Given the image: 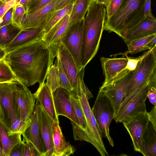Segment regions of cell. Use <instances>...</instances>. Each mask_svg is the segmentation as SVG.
Here are the masks:
<instances>
[{"instance_id": "obj_1", "label": "cell", "mask_w": 156, "mask_h": 156, "mask_svg": "<svg viewBox=\"0 0 156 156\" xmlns=\"http://www.w3.org/2000/svg\"><path fill=\"white\" fill-rule=\"evenodd\" d=\"M58 47L48 45L42 39L19 47L7 53L5 59L19 81L27 86L42 85L56 57Z\"/></svg>"}, {"instance_id": "obj_2", "label": "cell", "mask_w": 156, "mask_h": 156, "mask_svg": "<svg viewBox=\"0 0 156 156\" xmlns=\"http://www.w3.org/2000/svg\"><path fill=\"white\" fill-rule=\"evenodd\" d=\"M106 7L91 2L83 19L81 65L85 67L96 54L106 19Z\"/></svg>"}, {"instance_id": "obj_3", "label": "cell", "mask_w": 156, "mask_h": 156, "mask_svg": "<svg viewBox=\"0 0 156 156\" xmlns=\"http://www.w3.org/2000/svg\"><path fill=\"white\" fill-rule=\"evenodd\" d=\"M145 0H123L115 13L105 19L104 30L113 32L121 37L122 34L133 27L145 18Z\"/></svg>"}, {"instance_id": "obj_4", "label": "cell", "mask_w": 156, "mask_h": 156, "mask_svg": "<svg viewBox=\"0 0 156 156\" xmlns=\"http://www.w3.org/2000/svg\"><path fill=\"white\" fill-rule=\"evenodd\" d=\"M80 93V96L78 99L84 113L86 126L83 129L71 121L74 138L76 140L85 141L91 144L102 156L108 155L89 103V99L93 96L90 92L81 90Z\"/></svg>"}, {"instance_id": "obj_5", "label": "cell", "mask_w": 156, "mask_h": 156, "mask_svg": "<svg viewBox=\"0 0 156 156\" xmlns=\"http://www.w3.org/2000/svg\"><path fill=\"white\" fill-rule=\"evenodd\" d=\"M13 81L0 83V121L5 127L8 133L12 127L18 129L20 123V109Z\"/></svg>"}, {"instance_id": "obj_6", "label": "cell", "mask_w": 156, "mask_h": 156, "mask_svg": "<svg viewBox=\"0 0 156 156\" xmlns=\"http://www.w3.org/2000/svg\"><path fill=\"white\" fill-rule=\"evenodd\" d=\"M156 84V73L143 87L124 98L115 115L114 119L118 123L122 122L135 115L147 112L145 101L151 86Z\"/></svg>"}, {"instance_id": "obj_7", "label": "cell", "mask_w": 156, "mask_h": 156, "mask_svg": "<svg viewBox=\"0 0 156 156\" xmlns=\"http://www.w3.org/2000/svg\"><path fill=\"white\" fill-rule=\"evenodd\" d=\"M156 73V46L146 52L133 72L126 86L124 98L143 87Z\"/></svg>"}, {"instance_id": "obj_8", "label": "cell", "mask_w": 156, "mask_h": 156, "mask_svg": "<svg viewBox=\"0 0 156 156\" xmlns=\"http://www.w3.org/2000/svg\"><path fill=\"white\" fill-rule=\"evenodd\" d=\"M91 110L101 137L106 138L113 147L114 142L110 135L109 127L115 112L110 100L103 93L99 91Z\"/></svg>"}, {"instance_id": "obj_9", "label": "cell", "mask_w": 156, "mask_h": 156, "mask_svg": "<svg viewBox=\"0 0 156 156\" xmlns=\"http://www.w3.org/2000/svg\"><path fill=\"white\" fill-rule=\"evenodd\" d=\"M13 83L20 112V123L18 132L22 133L30 124L37 99L26 85L18 81H14Z\"/></svg>"}, {"instance_id": "obj_10", "label": "cell", "mask_w": 156, "mask_h": 156, "mask_svg": "<svg viewBox=\"0 0 156 156\" xmlns=\"http://www.w3.org/2000/svg\"><path fill=\"white\" fill-rule=\"evenodd\" d=\"M133 72L125 69L111 82L102 84L100 88L99 91L110 100L114 109L115 115L124 97L126 86Z\"/></svg>"}, {"instance_id": "obj_11", "label": "cell", "mask_w": 156, "mask_h": 156, "mask_svg": "<svg viewBox=\"0 0 156 156\" xmlns=\"http://www.w3.org/2000/svg\"><path fill=\"white\" fill-rule=\"evenodd\" d=\"M83 20L73 25L68 30L61 43L73 57L78 70L81 65V51Z\"/></svg>"}, {"instance_id": "obj_12", "label": "cell", "mask_w": 156, "mask_h": 156, "mask_svg": "<svg viewBox=\"0 0 156 156\" xmlns=\"http://www.w3.org/2000/svg\"><path fill=\"white\" fill-rule=\"evenodd\" d=\"M37 119L45 152V156H55L52 126L53 120L44 110L37 99L35 106Z\"/></svg>"}, {"instance_id": "obj_13", "label": "cell", "mask_w": 156, "mask_h": 156, "mask_svg": "<svg viewBox=\"0 0 156 156\" xmlns=\"http://www.w3.org/2000/svg\"><path fill=\"white\" fill-rule=\"evenodd\" d=\"M149 119L147 112L137 113L122 122L132 140L134 150L142 153V136Z\"/></svg>"}, {"instance_id": "obj_14", "label": "cell", "mask_w": 156, "mask_h": 156, "mask_svg": "<svg viewBox=\"0 0 156 156\" xmlns=\"http://www.w3.org/2000/svg\"><path fill=\"white\" fill-rule=\"evenodd\" d=\"M71 93L59 87L53 92V101L57 115L65 116L80 126L79 121L72 105Z\"/></svg>"}, {"instance_id": "obj_15", "label": "cell", "mask_w": 156, "mask_h": 156, "mask_svg": "<svg viewBox=\"0 0 156 156\" xmlns=\"http://www.w3.org/2000/svg\"><path fill=\"white\" fill-rule=\"evenodd\" d=\"M61 62L67 77L73 88L71 92L76 98L79 97L77 76L78 70L71 55L61 43L58 46Z\"/></svg>"}, {"instance_id": "obj_16", "label": "cell", "mask_w": 156, "mask_h": 156, "mask_svg": "<svg viewBox=\"0 0 156 156\" xmlns=\"http://www.w3.org/2000/svg\"><path fill=\"white\" fill-rule=\"evenodd\" d=\"M112 58L102 57L100 59L105 80L103 84H106L112 81L125 69L128 57Z\"/></svg>"}, {"instance_id": "obj_17", "label": "cell", "mask_w": 156, "mask_h": 156, "mask_svg": "<svg viewBox=\"0 0 156 156\" xmlns=\"http://www.w3.org/2000/svg\"><path fill=\"white\" fill-rule=\"evenodd\" d=\"M156 33V19L147 17L136 26L123 32L121 38L126 44L138 38Z\"/></svg>"}, {"instance_id": "obj_18", "label": "cell", "mask_w": 156, "mask_h": 156, "mask_svg": "<svg viewBox=\"0 0 156 156\" xmlns=\"http://www.w3.org/2000/svg\"><path fill=\"white\" fill-rule=\"evenodd\" d=\"M31 122L22 133V141L30 142L36 149L40 156H45L44 145L41 136L37 119V113L35 110L31 117Z\"/></svg>"}, {"instance_id": "obj_19", "label": "cell", "mask_w": 156, "mask_h": 156, "mask_svg": "<svg viewBox=\"0 0 156 156\" xmlns=\"http://www.w3.org/2000/svg\"><path fill=\"white\" fill-rule=\"evenodd\" d=\"M56 1L52 0L46 5L35 12L25 14L21 22V30L35 27L41 28L47 17L55 11L54 6Z\"/></svg>"}, {"instance_id": "obj_20", "label": "cell", "mask_w": 156, "mask_h": 156, "mask_svg": "<svg viewBox=\"0 0 156 156\" xmlns=\"http://www.w3.org/2000/svg\"><path fill=\"white\" fill-rule=\"evenodd\" d=\"M45 34L43 30L35 27L22 30L16 38L5 48L7 53L21 46L32 41L42 39Z\"/></svg>"}, {"instance_id": "obj_21", "label": "cell", "mask_w": 156, "mask_h": 156, "mask_svg": "<svg viewBox=\"0 0 156 156\" xmlns=\"http://www.w3.org/2000/svg\"><path fill=\"white\" fill-rule=\"evenodd\" d=\"M70 15H66L44 34L42 39L48 45L58 46L61 43L62 40L69 29Z\"/></svg>"}, {"instance_id": "obj_22", "label": "cell", "mask_w": 156, "mask_h": 156, "mask_svg": "<svg viewBox=\"0 0 156 156\" xmlns=\"http://www.w3.org/2000/svg\"><path fill=\"white\" fill-rule=\"evenodd\" d=\"M52 131L55 156H68L73 154L75 149L66 140L59 126V121L53 120Z\"/></svg>"}, {"instance_id": "obj_23", "label": "cell", "mask_w": 156, "mask_h": 156, "mask_svg": "<svg viewBox=\"0 0 156 156\" xmlns=\"http://www.w3.org/2000/svg\"><path fill=\"white\" fill-rule=\"evenodd\" d=\"M42 108L54 121H59L53 101V92L44 82L34 94Z\"/></svg>"}, {"instance_id": "obj_24", "label": "cell", "mask_w": 156, "mask_h": 156, "mask_svg": "<svg viewBox=\"0 0 156 156\" xmlns=\"http://www.w3.org/2000/svg\"><path fill=\"white\" fill-rule=\"evenodd\" d=\"M156 33L133 39L126 44L128 51L122 53L123 57L128 54H135L146 50H149L156 46Z\"/></svg>"}, {"instance_id": "obj_25", "label": "cell", "mask_w": 156, "mask_h": 156, "mask_svg": "<svg viewBox=\"0 0 156 156\" xmlns=\"http://www.w3.org/2000/svg\"><path fill=\"white\" fill-rule=\"evenodd\" d=\"M142 151L144 156H156V127L149 120L142 136Z\"/></svg>"}, {"instance_id": "obj_26", "label": "cell", "mask_w": 156, "mask_h": 156, "mask_svg": "<svg viewBox=\"0 0 156 156\" xmlns=\"http://www.w3.org/2000/svg\"><path fill=\"white\" fill-rule=\"evenodd\" d=\"M21 135V133L18 132L9 135L5 127L0 121V143L3 156H9L13 147L22 141Z\"/></svg>"}, {"instance_id": "obj_27", "label": "cell", "mask_w": 156, "mask_h": 156, "mask_svg": "<svg viewBox=\"0 0 156 156\" xmlns=\"http://www.w3.org/2000/svg\"><path fill=\"white\" fill-rule=\"evenodd\" d=\"M74 4H70L63 9L55 11L47 17L41 27L45 34L66 15L71 14Z\"/></svg>"}, {"instance_id": "obj_28", "label": "cell", "mask_w": 156, "mask_h": 156, "mask_svg": "<svg viewBox=\"0 0 156 156\" xmlns=\"http://www.w3.org/2000/svg\"><path fill=\"white\" fill-rule=\"evenodd\" d=\"M90 3V0L76 1L70 16L69 28L73 24L84 19Z\"/></svg>"}, {"instance_id": "obj_29", "label": "cell", "mask_w": 156, "mask_h": 156, "mask_svg": "<svg viewBox=\"0 0 156 156\" xmlns=\"http://www.w3.org/2000/svg\"><path fill=\"white\" fill-rule=\"evenodd\" d=\"M21 30L12 23L0 27V46L5 49Z\"/></svg>"}, {"instance_id": "obj_30", "label": "cell", "mask_w": 156, "mask_h": 156, "mask_svg": "<svg viewBox=\"0 0 156 156\" xmlns=\"http://www.w3.org/2000/svg\"><path fill=\"white\" fill-rule=\"evenodd\" d=\"M18 81L5 59L0 60V83Z\"/></svg>"}, {"instance_id": "obj_31", "label": "cell", "mask_w": 156, "mask_h": 156, "mask_svg": "<svg viewBox=\"0 0 156 156\" xmlns=\"http://www.w3.org/2000/svg\"><path fill=\"white\" fill-rule=\"evenodd\" d=\"M46 78L45 83L53 92L60 87L59 78L56 63L50 67Z\"/></svg>"}, {"instance_id": "obj_32", "label": "cell", "mask_w": 156, "mask_h": 156, "mask_svg": "<svg viewBox=\"0 0 156 156\" xmlns=\"http://www.w3.org/2000/svg\"><path fill=\"white\" fill-rule=\"evenodd\" d=\"M56 60L55 62L57 67L59 78L60 87L63 88L69 92L73 90V88L71 85L62 67L59 54L57 49Z\"/></svg>"}, {"instance_id": "obj_33", "label": "cell", "mask_w": 156, "mask_h": 156, "mask_svg": "<svg viewBox=\"0 0 156 156\" xmlns=\"http://www.w3.org/2000/svg\"><path fill=\"white\" fill-rule=\"evenodd\" d=\"M70 98L75 113L79 121L80 126L83 129H85L86 126V122L83 110L79 100L78 98L73 95L71 93Z\"/></svg>"}, {"instance_id": "obj_34", "label": "cell", "mask_w": 156, "mask_h": 156, "mask_svg": "<svg viewBox=\"0 0 156 156\" xmlns=\"http://www.w3.org/2000/svg\"><path fill=\"white\" fill-rule=\"evenodd\" d=\"M26 12L25 8L19 4H16L13 7L12 23L21 29V22Z\"/></svg>"}, {"instance_id": "obj_35", "label": "cell", "mask_w": 156, "mask_h": 156, "mask_svg": "<svg viewBox=\"0 0 156 156\" xmlns=\"http://www.w3.org/2000/svg\"><path fill=\"white\" fill-rule=\"evenodd\" d=\"M52 0H31L26 10L25 14L32 13L39 10L46 5Z\"/></svg>"}, {"instance_id": "obj_36", "label": "cell", "mask_w": 156, "mask_h": 156, "mask_svg": "<svg viewBox=\"0 0 156 156\" xmlns=\"http://www.w3.org/2000/svg\"><path fill=\"white\" fill-rule=\"evenodd\" d=\"M123 0H109L106 7V19L112 16L118 10Z\"/></svg>"}, {"instance_id": "obj_37", "label": "cell", "mask_w": 156, "mask_h": 156, "mask_svg": "<svg viewBox=\"0 0 156 156\" xmlns=\"http://www.w3.org/2000/svg\"><path fill=\"white\" fill-rule=\"evenodd\" d=\"M19 0H0V25L2 21V18L5 14L12 7L15 5Z\"/></svg>"}, {"instance_id": "obj_38", "label": "cell", "mask_w": 156, "mask_h": 156, "mask_svg": "<svg viewBox=\"0 0 156 156\" xmlns=\"http://www.w3.org/2000/svg\"><path fill=\"white\" fill-rule=\"evenodd\" d=\"M22 142L23 156H40L38 151L30 142L27 141Z\"/></svg>"}, {"instance_id": "obj_39", "label": "cell", "mask_w": 156, "mask_h": 156, "mask_svg": "<svg viewBox=\"0 0 156 156\" xmlns=\"http://www.w3.org/2000/svg\"><path fill=\"white\" fill-rule=\"evenodd\" d=\"M146 52L138 58L128 57V61L125 69L133 71L136 68L139 62L144 56Z\"/></svg>"}, {"instance_id": "obj_40", "label": "cell", "mask_w": 156, "mask_h": 156, "mask_svg": "<svg viewBox=\"0 0 156 156\" xmlns=\"http://www.w3.org/2000/svg\"><path fill=\"white\" fill-rule=\"evenodd\" d=\"M76 0H56L54 7L55 11L60 10L71 3H74Z\"/></svg>"}, {"instance_id": "obj_41", "label": "cell", "mask_w": 156, "mask_h": 156, "mask_svg": "<svg viewBox=\"0 0 156 156\" xmlns=\"http://www.w3.org/2000/svg\"><path fill=\"white\" fill-rule=\"evenodd\" d=\"M13 11V7L9 9L5 14L2 18V21L0 25V27L12 23Z\"/></svg>"}, {"instance_id": "obj_42", "label": "cell", "mask_w": 156, "mask_h": 156, "mask_svg": "<svg viewBox=\"0 0 156 156\" xmlns=\"http://www.w3.org/2000/svg\"><path fill=\"white\" fill-rule=\"evenodd\" d=\"M23 142L22 141L16 145L11 150L9 156H23Z\"/></svg>"}, {"instance_id": "obj_43", "label": "cell", "mask_w": 156, "mask_h": 156, "mask_svg": "<svg viewBox=\"0 0 156 156\" xmlns=\"http://www.w3.org/2000/svg\"><path fill=\"white\" fill-rule=\"evenodd\" d=\"M151 0H145L144 6V12L145 18L156 19L153 15L151 9Z\"/></svg>"}, {"instance_id": "obj_44", "label": "cell", "mask_w": 156, "mask_h": 156, "mask_svg": "<svg viewBox=\"0 0 156 156\" xmlns=\"http://www.w3.org/2000/svg\"><path fill=\"white\" fill-rule=\"evenodd\" d=\"M156 84H155L151 87L147 95L150 102L154 106H156Z\"/></svg>"}, {"instance_id": "obj_45", "label": "cell", "mask_w": 156, "mask_h": 156, "mask_svg": "<svg viewBox=\"0 0 156 156\" xmlns=\"http://www.w3.org/2000/svg\"><path fill=\"white\" fill-rule=\"evenodd\" d=\"M147 114L149 120L156 127V106H154L150 112H147Z\"/></svg>"}, {"instance_id": "obj_46", "label": "cell", "mask_w": 156, "mask_h": 156, "mask_svg": "<svg viewBox=\"0 0 156 156\" xmlns=\"http://www.w3.org/2000/svg\"><path fill=\"white\" fill-rule=\"evenodd\" d=\"M31 1V0H19L17 4H19L23 6L26 10Z\"/></svg>"}, {"instance_id": "obj_47", "label": "cell", "mask_w": 156, "mask_h": 156, "mask_svg": "<svg viewBox=\"0 0 156 156\" xmlns=\"http://www.w3.org/2000/svg\"><path fill=\"white\" fill-rule=\"evenodd\" d=\"M6 54L5 49L0 46V60L4 59Z\"/></svg>"}, {"instance_id": "obj_48", "label": "cell", "mask_w": 156, "mask_h": 156, "mask_svg": "<svg viewBox=\"0 0 156 156\" xmlns=\"http://www.w3.org/2000/svg\"><path fill=\"white\" fill-rule=\"evenodd\" d=\"M109 1V0H95L94 1L98 3L103 4L106 7Z\"/></svg>"}, {"instance_id": "obj_49", "label": "cell", "mask_w": 156, "mask_h": 156, "mask_svg": "<svg viewBox=\"0 0 156 156\" xmlns=\"http://www.w3.org/2000/svg\"><path fill=\"white\" fill-rule=\"evenodd\" d=\"M0 156H3V154L2 152V151L0 143Z\"/></svg>"}, {"instance_id": "obj_50", "label": "cell", "mask_w": 156, "mask_h": 156, "mask_svg": "<svg viewBox=\"0 0 156 156\" xmlns=\"http://www.w3.org/2000/svg\"><path fill=\"white\" fill-rule=\"evenodd\" d=\"M95 0H90V1H91L90 3H91V2H93V1H95Z\"/></svg>"}, {"instance_id": "obj_51", "label": "cell", "mask_w": 156, "mask_h": 156, "mask_svg": "<svg viewBox=\"0 0 156 156\" xmlns=\"http://www.w3.org/2000/svg\"><path fill=\"white\" fill-rule=\"evenodd\" d=\"M2 0V1H6V0Z\"/></svg>"}]
</instances>
